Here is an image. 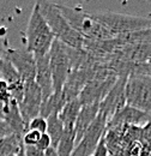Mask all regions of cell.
Instances as JSON below:
<instances>
[{"label": "cell", "instance_id": "15", "mask_svg": "<svg viewBox=\"0 0 151 156\" xmlns=\"http://www.w3.org/2000/svg\"><path fill=\"white\" fill-rule=\"evenodd\" d=\"M80 108H82V105H80V102H79L78 98L67 102L62 107V109L60 111V113L58 114V117L60 119V121L62 122L64 129H66V130L75 129L76 121H77V118H78Z\"/></svg>", "mask_w": 151, "mask_h": 156}, {"label": "cell", "instance_id": "21", "mask_svg": "<svg viewBox=\"0 0 151 156\" xmlns=\"http://www.w3.org/2000/svg\"><path fill=\"white\" fill-rule=\"evenodd\" d=\"M26 131H37L40 133H46V131H47V120L41 115L34 118L28 124Z\"/></svg>", "mask_w": 151, "mask_h": 156}, {"label": "cell", "instance_id": "26", "mask_svg": "<svg viewBox=\"0 0 151 156\" xmlns=\"http://www.w3.org/2000/svg\"><path fill=\"white\" fill-rule=\"evenodd\" d=\"M91 156H109L108 149H107V145H106L104 136L101 138L100 143L97 144V147H96V149L94 150V153L91 154Z\"/></svg>", "mask_w": 151, "mask_h": 156}, {"label": "cell", "instance_id": "28", "mask_svg": "<svg viewBox=\"0 0 151 156\" xmlns=\"http://www.w3.org/2000/svg\"><path fill=\"white\" fill-rule=\"evenodd\" d=\"M24 156H44V153L36 147H24Z\"/></svg>", "mask_w": 151, "mask_h": 156}, {"label": "cell", "instance_id": "29", "mask_svg": "<svg viewBox=\"0 0 151 156\" xmlns=\"http://www.w3.org/2000/svg\"><path fill=\"white\" fill-rule=\"evenodd\" d=\"M7 41L6 40H0V59L5 54V51L7 49Z\"/></svg>", "mask_w": 151, "mask_h": 156}, {"label": "cell", "instance_id": "25", "mask_svg": "<svg viewBox=\"0 0 151 156\" xmlns=\"http://www.w3.org/2000/svg\"><path fill=\"white\" fill-rule=\"evenodd\" d=\"M140 140H143L145 144H148L151 148V120L148 124H145V125L142 127Z\"/></svg>", "mask_w": 151, "mask_h": 156}, {"label": "cell", "instance_id": "20", "mask_svg": "<svg viewBox=\"0 0 151 156\" xmlns=\"http://www.w3.org/2000/svg\"><path fill=\"white\" fill-rule=\"evenodd\" d=\"M23 147L22 136L11 135L0 140V156H10L18 154Z\"/></svg>", "mask_w": 151, "mask_h": 156}, {"label": "cell", "instance_id": "23", "mask_svg": "<svg viewBox=\"0 0 151 156\" xmlns=\"http://www.w3.org/2000/svg\"><path fill=\"white\" fill-rule=\"evenodd\" d=\"M12 101L10 90H9V85L6 84V82H4L2 79H0V102L4 105V108L7 107Z\"/></svg>", "mask_w": 151, "mask_h": 156}, {"label": "cell", "instance_id": "6", "mask_svg": "<svg viewBox=\"0 0 151 156\" xmlns=\"http://www.w3.org/2000/svg\"><path fill=\"white\" fill-rule=\"evenodd\" d=\"M48 57H49V67L53 79V93H60L70 73L72 72L68 47L62 42L54 40L49 49Z\"/></svg>", "mask_w": 151, "mask_h": 156}, {"label": "cell", "instance_id": "17", "mask_svg": "<svg viewBox=\"0 0 151 156\" xmlns=\"http://www.w3.org/2000/svg\"><path fill=\"white\" fill-rule=\"evenodd\" d=\"M115 41L119 47L125 44H132V43H151V28L119 35L115 37Z\"/></svg>", "mask_w": 151, "mask_h": 156}, {"label": "cell", "instance_id": "9", "mask_svg": "<svg viewBox=\"0 0 151 156\" xmlns=\"http://www.w3.org/2000/svg\"><path fill=\"white\" fill-rule=\"evenodd\" d=\"M126 80H127V77L118 78L113 88L109 90V93L100 103L98 113L104 115L108 121L126 106V93H125Z\"/></svg>", "mask_w": 151, "mask_h": 156}, {"label": "cell", "instance_id": "19", "mask_svg": "<svg viewBox=\"0 0 151 156\" xmlns=\"http://www.w3.org/2000/svg\"><path fill=\"white\" fill-rule=\"evenodd\" d=\"M46 120H47V131H46V133L49 136L51 140H52V147L55 149L60 138L64 133V131H65L64 125L60 121L58 114H53V115L47 118Z\"/></svg>", "mask_w": 151, "mask_h": 156}, {"label": "cell", "instance_id": "2", "mask_svg": "<svg viewBox=\"0 0 151 156\" xmlns=\"http://www.w3.org/2000/svg\"><path fill=\"white\" fill-rule=\"evenodd\" d=\"M26 51L33 53L35 58L44 57L49 53V49L54 42V35L49 29L48 24L40 12L37 2H35L26 29L23 34Z\"/></svg>", "mask_w": 151, "mask_h": 156}, {"label": "cell", "instance_id": "14", "mask_svg": "<svg viewBox=\"0 0 151 156\" xmlns=\"http://www.w3.org/2000/svg\"><path fill=\"white\" fill-rule=\"evenodd\" d=\"M4 120L7 122L13 135L23 137V135L26 132V125L20 115L18 103L15 100H12L11 103L4 108Z\"/></svg>", "mask_w": 151, "mask_h": 156}, {"label": "cell", "instance_id": "22", "mask_svg": "<svg viewBox=\"0 0 151 156\" xmlns=\"http://www.w3.org/2000/svg\"><path fill=\"white\" fill-rule=\"evenodd\" d=\"M42 133H40L37 131H26L23 137H22V142L24 147H35L37 144L38 139Z\"/></svg>", "mask_w": 151, "mask_h": 156}, {"label": "cell", "instance_id": "12", "mask_svg": "<svg viewBox=\"0 0 151 156\" xmlns=\"http://www.w3.org/2000/svg\"><path fill=\"white\" fill-rule=\"evenodd\" d=\"M35 83L41 89L43 101L47 100L53 94V79H52V72H51V67H49L48 54L44 57L36 58Z\"/></svg>", "mask_w": 151, "mask_h": 156}, {"label": "cell", "instance_id": "8", "mask_svg": "<svg viewBox=\"0 0 151 156\" xmlns=\"http://www.w3.org/2000/svg\"><path fill=\"white\" fill-rule=\"evenodd\" d=\"M5 57L10 60L24 83L34 82L36 73V58L25 48L7 47Z\"/></svg>", "mask_w": 151, "mask_h": 156}, {"label": "cell", "instance_id": "13", "mask_svg": "<svg viewBox=\"0 0 151 156\" xmlns=\"http://www.w3.org/2000/svg\"><path fill=\"white\" fill-rule=\"evenodd\" d=\"M98 111H100V103L82 106L75 125L76 144L80 140V138L85 133V131L94 122V120L96 119L97 114H98Z\"/></svg>", "mask_w": 151, "mask_h": 156}, {"label": "cell", "instance_id": "11", "mask_svg": "<svg viewBox=\"0 0 151 156\" xmlns=\"http://www.w3.org/2000/svg\"><path fill=\"white\" fill-rule=\"evenodd\" d=\"M150 120L151 117L149 114L126 105L119 113H116L107 122V129L121 127V126H139V127H143Z\"/></svg>", "mask_w": 151, "mask_h": 156}, {"label": "cell", "instance_id": "10", "mask_svg": "<svg viewBox=\"0 0 151 156\" xmlns=\"http://www.w3.org/2000/svg\"><path fill=\"white\" fill-rule=\"evenodd\" d=\"M42 101H43V98H42L41 89L35 83V80L24 83V95H23L22 102L18 105V108L26 126L30 122V120L40 115Z\"/></svg>", "mask_w": 151, "mask_h": 156}, {"label": "cell", "instance_id": "31", "mask_svg": "<svg viewBox=\"0 0 151 156\" xmlns=\"http://www.w3.org/2000/svg\"><path fill=\"white\" fill-rule=\"evenodd\" d=\"M146 70H148V76H151V59L146 61Z\"/></svg>", "mask_w": 151, "mask_h": 156}, {"label": "cell", "instance_id": "1", "mask_svg": "<svg viewBox=\"0 0 151 156\" xmlns=\"http://www.w3.org/2000/svg\"><path fill=\"white\" fill-rule=\"evenodd\" d=\"M58 9L65 17L67 23L84 40L89 41H108L114 36L96 20L93 18L90 12L84 11L82 7H71L64 4H58Z\"/></svg>", "mask_w": 151, "mask_h": 156}, {"label": "cell", "instance_id": "30", "mask_svg": "<svg viewBox=\"0 0 151 156\" xmlns=\"http://www.w3.org/2000/svg\"><path fill=\"white\" fill-rule=\"evenodd\" d=\"M44 156H58L57 150H55L53 147H51L48 150H46V151H44Z\"/></svg>", "mask_w": 151, "mask_h": 156}, {"label": "cell", "instance_id": "24", "mask_svg": "<svg viewBox=\"0 0 151 156\" xmlns=\"http://www.w3.org/2000/svg\"><path fill=\"white\" fill-rule=\"evenodd\" d=\"M36 148H37L38 150H41V151H46V150H48L51 147H52V140H51V138L49 136L47 135V133H42L41 137H40V139H38L37 144L35 145Z\"/></svg>", "mask_w": 151, "mask_h": 156}, {"label": "cell", "instance_id": "16", "mask_svg": "<svg viewBox=\"0 0 151 156\" xmlns=\"http://www.w3.org/2000/svg\"><path fill=\"white\" fill-rule=\"evenodd\" d=\"M65 105H66V102L64 100L61 91L60 93H53L47 100L42 101L40 115L42 118H44V119H47V118L53 115V114H59Z\"/></svg>", "mask_w": 151, "mask_h": 156}, {"label": "cell", "instance_id": "33", "mask_svg": "<svg viewBox=\"0 0 151 156\" xmlns=\"http://www.w3.org/2000/svg\"><path fill=\"white\" fill-rule=\"evenodd\" d=\"M149 156H151V151H150V154H149Z\"/></svg>", "mask_w": 151, "mask_h": 156}, {"label": "cell", "instance_id": "7", "mask_svg": "<svg viewBox=\"0 0 151 156\" xmlns=\"http://www.w3.org/2000/svg\"><path fill=\"white\" fill-rule=\"evenodd\" d=\"M107 122H108L107 118L98 113L94 122L89 126V129L85 131L80 140L76 144L72 156H91L97 144L100 143L101 138L106 133Z\"/></svg>", "mask_w": 151, "mask_h": 156}, {"label": "cell", "instance_id": "27", "mask_svg": "<svg viewBox=\"0 0 151 156\" xmlns=\"http://www.w3.org/2000/svg\"><path fill=\"white\" fill-rule=\"evenodd\" d=\"M11 135H13V133H12L10 126L7 125V122L4 119H0V140L6 138V137L11 136Z\"/></svg>", "mask_w": 151, "mask_h": 156}, {"label": "cell", "instance_id": "3", "mask_svg": "<svg viewBox=\"0 0 151 156\" xmlns=\"http://www.w3.org/2000/svg\"><path fill=\"white\" fill-rule=\"evenodd\" d=\"M37 5L41 15L43 16L49 29L52 30L55 40L62 42L64 44L71 48L80 49L84 47L85 40L67 23V20H65L60 10L58 9L57 2L37 1Z\"/></svg>", "mask_w": 151, "mask_h": 156}, {"label": "cell", "instance_id": "32", "mask_svg": "<svg viewBox=\"0 0 151 156\" xmlns=\"http://www.w3.org/2000/svg\"><path fill=\"white\" fill-rule=\"evenodd\" d=\"M10 156H18V154H16V155H10Z\"/></svg>", "mask_w": 151, "mask_h": 156}, {"label": "cell", "instance_id": "4", "mask_svg": "<svg viewBox=\"0 0 151 156\" xmlns=\"http://www.w3.org/2000/svg\"><path fill=\"white\" fill-rule=\"evenodd\" d=\"M93 18L102 24L114 37L142 29L151 28V18L116 13L112 11L90 12Z\"/></svg>", "mask_w": 151, "mask_h": 156}, {"label": "cell", "instance_id": "5", "mask_svg": "<svg viewBox=\"0 0 151 156\" xmlns=\"http://www.w3.org/2000/svg\"><path fill=\"white\" fill-rule=\"evenodd\" d=\"M126 105L151 117V76H128L125 85Z\"/></svg>", "mask_w": 151, "mask_h": 156}, {"label": "cell", "instance_id": "18", "mask_svg": "<svg viewBox=\"0 0 151 156\" xmlns=\"http://www.w3.org/2000/svg\"><path fill=\"white\" fill-rule=\"evenodd\" d=\"M76 148V132L75 129L71 130H66L64 131L62 136L60 138L59 143H58L57 154L58 156H72V153Z\"/></svg>", "mask_w": 151, "mask_h": 156}]
</instances>
